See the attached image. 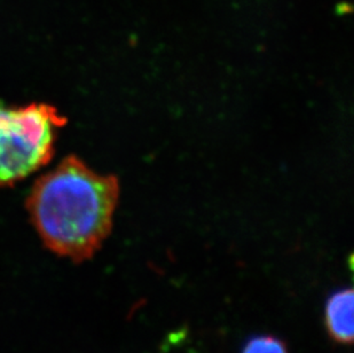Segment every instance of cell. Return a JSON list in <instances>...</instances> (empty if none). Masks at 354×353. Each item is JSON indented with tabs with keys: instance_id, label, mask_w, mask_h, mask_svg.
<instances>
[{
	"instance_id": "6da1fadb",
	"label": "cell",
	"mask_w": 354,
	"mask_h": 353,
	"mask_svg": "<svg viewBox=\"0 0 354 353\" xmlns=\"http://www.w3.org/2000/svg\"><path fill=\"white\" fill-rule=\"evenodd\" d=\"M118 197L114 176L95 174L68 156L36 181L27 209L47 248L82 262L93 256L111 233Z\"/></svg>"
},
{
	"instance_id": "7a4b0ae2",
	"label": "cell",
	"mask_w": 354,
	"mask_h": 353,
	"mask_svg": "<svg viewBox=\"0 0 354 353\" xmlns=\"http://www.w3.org/2000/svg\"><path fill=\"white\" fill-rule=\"evenodd\" d=\"M64 123L48 105L0 106V185L14 183L48 163L57 130Z\"/></svg>"
},
{
	"instance_id": "3957f363",
	"label": "cell",
	"mask_w": 354,
	"mask_h": 353,
	"mask_svg": "<svg viewBox=\"0 0 354 353\" xmlns=\"http://www.w3.org/2000/svg\"><path fill=\"white\" fill-rule=\"evenodd\" d=\"M354 293L343 288L329 296L324 309V320L331 338L341 344H351L354 334Z\"/></svg>"
},
{
	"instance_id": "277c9868",
	"label": "cell",
	"mask_w": 354,
	"mask_h": 353,
	"mask_svg": "<svg viewBox=\"0 0 354 353\" xmlns=\"http://www.w3.org/2000/svg\"><path fill=\"white\" fill-rule=\"evenodd\" d=\"M242 353H288V349L286 344L277 337L261 335L248 341Z\"/></svg>"
}]
</instances>
